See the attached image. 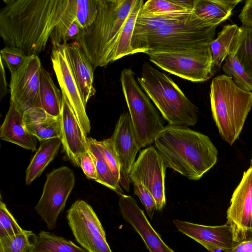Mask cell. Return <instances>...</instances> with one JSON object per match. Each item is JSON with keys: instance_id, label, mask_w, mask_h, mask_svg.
Here are the masks:
<instances>
[{"instance_id": "cell-32", "label": "cell", "mask_w": 252, "mask_h": 252, "mask_svg": "<svg viewBox=\"0 0 252 252\" xmlns=\"http://www.w3.org/2000/svg\"><path fill=\"white\" fill-rule=\"evenodd\" d=\"M36 239L33 231L23 230L19 234L0 238V252H34Z\"/></svg>"}, {"instance_id": "cell-40", "label": "cell", "mask_w": 252, "mask_h": 252, "mask_svg": "<svg viewBox=\"0 0 252 252\" xmlns=\"http://www.w3.org/2000/svg\"><path fill=\"white\" fill-rule=\"evenodd\" d=\"M239 18L242 26L252 27V0L245 1Z\"/></svg>"}, {"instance_id": "cell-22", "label": "cell", "mask_w": 252, "mask_h": 252, "mask_svg": "<svg viewBox=\"0 0 252 252\" xmlns=\"http://www.w3.org/2000/svg\"><path fill=\"white\" fill-rule=\"evenodd\" d=\"M241 0H194L192 12L211 25L219 26L231 16Z\"/></svg>"}, {"instance_id": "cell-36", "label": "cell", "mask_w": 252, "mask_h": 252, "mask_svg": "<svg viewBox=\"0 0 252 252\" xmlns=\"http://www.w3.org/2000/svg\"><path fill=\"white\" fill-rule=\"evenodd\" d=\"M96 142L114 177L120 184L121 165L111 138Z\"/></svg>"}, {"instance_id": "cell-9", "label": "cell", "mask_w": 252, "mask_h": 252, "mask_svg": "<svg viewBox=\"0 0 252 252\" xmlns=\"http://www.w3.org/2000/svg\"><path fill=\"white\" fill-rule=\"evenodd\" d=\"M75 182L74 173L67 166L55 169L47 175L42 195L34 209L48 229L56 227Z\"/></svg>"}, {"instance_id": "cell-29", "label": "cell", "mask_w": 252, "mask_h": 252, "mask_svg": "<svg viewBox=\"0 0 252 252\" xmlns=\"http://www.w3.org/2000/svg\"><path fill=\"white\" fill-rule=\"evenodd\" d=\"M87 140L89 149L94 155L95 162L98 175L96 182L115 191L119 195L124 194L120 183L114 177L98 146L97 140L91 137H88Z\"/></svg>"}, {"instance_id": "cell-2", "label": "cell", "mask_w": 252, "mask_h": 252, "mask_svg": "<svg viewBox=\"0 0 252 252\" xmlns=\"http://www.w3.org/2000/svg\"><path fill=\"white\" fill-rule=\"evenodd\" d=\"M154 142L167 167L191 180H199L218 160L210 138L187 126H166Z\"/></svg>"}, {"instance_id": "cell-5", "label": "cell", "mask_w": 252, "mask_h": 252, "mask_svg": "<svg viewBox=\"0 0 252 252\" xmlns=\"http://www.w3.org/2000/svg\"><path fill=\"white\" fill-rule=\"evenodd\" d=\"M210 98L219 133L231 146L239 138L252 108V92L242 89L231 77L221 74L212 79Z\"/></svg>"}, {"instance_id": "cell-18", "label": "cell", "mask_w": 252, "mask_h": 252, "mask_svg": "<svg viewBox=\"0 0 252 252\" xmlns=\"http://www.w3.org/2000/svg\"><path fill=\"white\" fill-rule=\"evenodd\" d=\"M62 98L61 140L68 159L74 165L80 167L81 157L89 150L88 137L63 93Z\"/></svg>"}, {"instance_id": "cell-37", "label": "cell", "mask_w": 252, "mask_h": 252, "mask_svg": "<svg viewBox=\"0 0 252 252\" xmlns=\"http://www.w3.org/2000/svg\"><path fill=\"white\" fill-rule=\"evenodd\" d=\"M23 230L8 210L5 204L1 200L0 202V238L19 234Z\"/></svg>"}, {"instance_id": "cell-33", "label": "cell", "mask_w": 252, "mask_h": 252, "mask_svg": "<svg viewBox=\"0 0 252 252\" xmlns=\"http://www.w3.org/2000/svg\"><path fill=\"white\" fill-rule=\"evenodd\" d=\"M221 67L225 74L231 77L237 86L246 91H252V81L234 55H228Z\"/></svg>"}, {"instance_id": "cell-17", "label": "cell", "mask_w": 252, "mask_h": 252, "mask_svg": "<svg viewBox=\"0 0 252 252\" xmlns=\"http://www.w3.org/2000/svg\"><path fill=\"white\" fill-rule=\"evenodd\" d=\"M119 206L124 220L139 235L150 252H175L161 239L132 197L119 194Z\"/></svg>"}, {"instance_id": "cell-12", "label": "cell", "mask_w": 252, "mask_h": 252, "mask_svg": "<svg viewBox=\"0 0 252 252\" xmlns=\"http://www.w3.org/2000/svg\"><path fill=\"white\" fill-rule=\"evenodd\" d=\"M41 67L38 56H28L23 65L11 74L10 100L22 114L33 108H42L39 94Z\"/></svg>"}, {"instance_id": "cell-24", "label": "cell", "mask_w": 252, "mask_h": 252, "mask_svg": "<svg viewBox=\"0 0 252 252\" xmlns=\"http://www.w3.org/2000/svg\"><path fill=\"white\" fill-rule=\"evenodd\" d=\"M240 32V28L236 24L226 25L219 32L218 36L210 43L214 65L220 69L226 58L234 49Z\"/></svg>"}, {"instance_id": "cell-21", "label": "cell", "mask_w": 252, "mask_h": 252, "mask_svg": "<svg viewBox=\"0 0 252 252\" xmlns=\"http://www.w3.org/2000/svg\"><path fill=\"white\" fill-rule=\"evenodd\" d=\"M23 114L27 129L40 142L61 139V116L50 115L41 107L32 108Z\"/></svg>"}, {"instance_id": "cell-39", "label": "cell", "mask_w": 252, "mask_h": 252, "mask_svg": "<svg viewBox=\"0 0 252 252\" xmlns=\"http://www.w3.org/2000/svg\"><path fill=\"white\" fill-rule=\"evenodd\" d=\"M80 167L88 179L97 180L98 175L94 158L89 149L81 157Z\"/></svg>"}, {"instance_id": "cell-34", "label": "cell", "mask_w": 252, "mask_h": 252, "mask_svg": "<svg viewBox=\"0 0 252 252\" xmlns=\"http://www.w3.org/2000/svg\"><path fill=\"white\" fill-rule=\"evenodd\" d=\"M96 14V0H76L75 19L84 30L93 24Z\"/></svg>"}, {"instance_id": "cell-4", "label": "cell", "mask_w": 252, "mask_h": 252, "mask_svg": "<svg viewBox=\"0 0 252 252\" xmlns=\"http://www.w3.org/2000/svg\"><path fill=\"white\" fill-rule=\"evenodd\" d=\"M218 26L211 25L191 11L185 19L166 25L157 31L132 39L133 53L181 52L210 44Z\"/></svg>"}, {"instance_id": "cell-25", "label": "cell", "mask_w": 252, "mask_h": 252, "mask_svg": "<svg viewBox=\"0 0 252 252\" xmlns=\"http://www.w3.org/2000/svg\"><path fill=\"white\" fill-rule=\"evenodd\" d=\"M40 99L42 108L54 117L61 115L62 93L54 84L50 73L42 66L40 71Z\"/></svg>"}, {"instance_id": "cell-14", "label": "cell", "mask_w": 252, "mask_h": 252, "mask_svg": "<svg viewBox=\"0 0 252 252\" xmlns=\"http://www.w3.org/2000/svg\"><path fill=\"white\" fill-rule=\"evenodd\" d=\"M252 217V168L244 171L241 180L232 195L226 212L236 243L248 238Z\"/></svg>"}, {"instance_id": "cell-28", "label": "cell", "mask_w": 252, "mask_h": 252, "mask_svg": "<svg viewBox=\"0 0 252 252\" xmlns=\"http://www.w3.org/2000/svg\"><path fill=\"white\" fill-rule=\"evenodd\" d=\"M34 252H87L71 241L42 230L37 236Z\"/></svg>"}, {"instance_id": "cell-20", "label": "cell", "mask_w": 252, "mask_h": 252, "mask_svg": "<svg viewBox=\"0 0 252 252\" xmlns=\"http://www.w3.org/2000/svg\"><path fill=\"white\" fill-rule=\"evenodd\" d=\"M0 138L32 152L36 150L37 138L28 130L23 114L11 100L0 127Z\"/></svg>"}, {"instance_id": "cell-1", "label": "cell", "mask_w": 252, "mask_h": 252, "mask_svg": "<svg viewBox=\"0 0 252 252\" xmlns=\"http://www.w3.org/2000/svg\"><path fill=\"white\" fill-rule=\"evenodd\" d=\"M0 35L6 46L22 50L27 56L44 50L65 15L70 0H3Z\"/></svg>"}, {"instance_id": "cell-6", "label": "cell", "mask_w": 252, "mask_h": 252, "mask_svg": "<svg viewBox=\"0 0 252 252\" xmlns=\"http://www.w3.org/2000/svg\"><path fill=\"white\" fill-rule=\"evenodd\" d=\"M137 80L169 125L188 127L197 124L198 108L167 75L145 62Z\"/></svg>"}, {"instance_id": "cell-42", "label": "cell", "mask_w": 252, "mask_h": 252, "mask_svg": "<svg viewBox=\"0 0 252 252\" xmlns=\"http://www.w3.org/2000/svg\"><path fill=\"white\" fill-rule=\"evenodd\" d=\"M227 252H252V238L236 243Z\"/></svg>"}, {"instance_id": "cell-46", "label": "cell", "mask_w": 252, "mask_h": 252, "mask_svg": "<svg viewBox=\"0 0 252 252\" xmlns=\"http://www.w3.org/2000/svg\"></svg>"}, {"instance_id": "cell-31", "label": "cell", "mask_w": 252, "mask_h": 252, "mask_svg": "<svg viewBox=\"0 0 252 252\" xmlns=\"http://www.w3.org/2000/svg\"><path fill=\"white\" fill-rule=\"evenodd\" d=\"M231 54L238 59L252 81V27L241 26Z\"/></svg>"}, {"instance_id": "cell-7", "label": "cell", "mask_w": 252, "mask_h": 252, "mask_svg": "<svg viewBox=\"0 0 252 252\" xmlns=\"http://www.w3.org/2000/svg\"><path fill=\"white\" fill-rule=\"evenodd\" d=\"M134 75L131 68H124L120 74V81L134 133L141 148L152 144L164 126L159 113Z\"/></svg>"}, {"instance_id": "cell-27", "label": "cell", "mask_w": 252, "mask_h": 252, "mask_svg": "<svg viewBox=\"0 0 252 252\" xmlns=\"http://www.w3.org/2000/svg\"><path fill=\"white\" fill-rule=\"evenodd\" d=\"M144 3L142 0H136L116 42L112 55V63L124 56L134 54L131 40L135 22Z\"/></svg>"}, {"instance_id": "cell-8", "label": "cell", "mask_w": 252, "mask_h": 252, "mask_svg": "<svg viewBox=\"0 0 252 252\" xmlns=\"http://www.w3.org/2000/svg\"><path fill=\"white\" fill-rule=\"evenodd\" d=\"M147 55L162 69L192 82L207 81L215 73L210 44L190 51L156 52Z\"/></svg>"}, {"instance_id": "cell-11", "label": "cell", "mask_w": 252, "mask_h": 252, "mask_svg": "<svg viewBox=\"0 0 252 252\" xmlns=\"http://www.w3.org/2000/svg\"><path fill=\"white\" fill-rule=\"evenodd\" d=\"M166 167L156 148L150 146L140 152L129 176L130 183H139L151 192L158 211H161L166 204L165 176Z\"/></svg>"}, {"instance_id": "cell-23", "label": "cell", "mask_w": 252, "mask_h": 252, "mask_svg": "<svg viewBox=\"0 0 252 252\" xmlns=\"http://www.w3.org/2000/svg\"><path fill=\"white\" fill-rule=\"evenodd\" d=\"M62 144V141L59 138L50 139L41 142L27 168L25 177L26 185H30L41 175L58 154Z\"/></svg>"}, {"instance_id": "cell-3", "label": "cell", "mask_w": 252, "mask_h": 252, "mask_svg": "<svg viewBox=\"0 0 252 252\" xmlns=\"http://www.w3.org/2000/svg\"><path fill=\"white\" fill-rule=\"evenodd\" d=\"M136 0H96L93 24L75 41L94 68L112 63L116 42Z\"/></svg>"}, {"instance_id": "cell-26", "label": "cell", "mask_w": 252, "mask_h": 252, "mask_svg": "<svg viewBox=\"0 0 252 252\" xmlns=\"http://www.w3.org/2000/svg\"><path fill=\"white\" fill-rule=\"evenodd\" d=\"M191 11L168 12L158 15L138 16L132 38L157 31L169 24L181 21L187 18Z\"/></svg>"}, {"instance_id": "cell-43", "label": "cell", "mask_w": 252, "mask_h": 252, "mask_svg": "<svg viewBox=\"0 0 252 252\" xmlns=\"http://www.w3.org/2000/svg\"><path fill=\"white\" fill-rule=\"evenodd\" d=\"M4 66L0 61V98L1 99L8 93V84L6 81Z\"/></svg>"}, {"instance_id": "cell-10", "label": "cell", "mask_w": 252, "mask_h": 252, "mask_svg": "<svg viewBox=\"0 0 252 252\" xmlns=\"http://www.w3.org/2000/svg\"><path fill=\"white\" fill-rule=\"evenodd\" d=\"M66 218L76 241L87 252H113L99 220L86 201L74 202L67 211Z\"/></svg>"}, {"instance_id": "cell-30", "label": "cell", "mask_w": 252, "mask_h": 252, "mask_svg": "<svg viewBox=\"0 0 252 252\" xmlns=\"http://www.w3.org/2000/svg\"><path fill=\"white\" fill-rule=\"evenodd\" d=\"M193 0H149L141 7L138 16L158 15L168 12L192 11Z\"/></svg>"}, {"instance_id": "cell-45", "label": "cell", "mask_w": 252, "mask_h": 252, "mask_svg": "<svg viewBox=\"0 0 252 252\" xmlns=\"http://www.w3.org/2000/svg\"><path fill=\"white\" fill-rule=\"evenodd\" d=\"M252 168V154H251V158L250 160V166Z\"/></svg>"}, {"instance_id": "cell-41", "label": "cell", "mask_w": 252, "mask_h": 252, "mask_svg": "<svg viewBox=\"0 0 252 252\" xmlns=\"http://www.w3.org/2000/svg\"><path fill=\"white\" fill-rule=\"evenodd\" d=\"M83 30L78 22L75 20L68 28L63 44L67 43L69 40H74L75 41L81 35Z\"/></svg>"}, {"instance_id": "cell-13", "label": "cell", "mask_w": 252, "mask_h": 252, "mask_svg": "<svg viewBox=\"0 0 252 252\" xmlns=\"http://www.w3.org/2000/svg\"><path fill=\"white\" fill-rule=\"evenodd\" d=\"M51 59L61 91L65 96L82 128L87 135L91 129V124L69 64L66 44H53Z\"/></svg>"}, {"instance_id": "cell-16", "label": "cell", "mask_w": 252, "mask_h": 252, "mask_svg": "<svg viewBox=\"0 0 252 252\" xmlns=\"http://www.w3.org/2000/svg\"><path fill=\"white\" fill-rule=\"evenodd\" d=\"M175 227L209 252H227L236 244L230 226H208L179 220H173Z\"/></svg>"}, {"instance_id": "cell-15", "label": "cell", "mask_w": 252, "mask_h": 252, "mask_svg": "<svg viewBox=\"0 0 252 252\" xmlns=\"http://www.w3.org/2000/svg\"><path fill=\"white\" fill-rule=\"evenodd\" d=\"M111 138L120 162V185L126 191L129 192V174L135 162L136 154L141 148L128 112L120 115Z\"/></svg>"}, {"instance_id": "cell-19", "label": "cell", "mask_w": 252, "mask_h": 252, "mask_svg": "<svg viewBox=\"0 0 252 252\" xmlns=\"http://www.w3.org/2000/svg\"><path fill=\"white\" fill-rule=\"evenodd\" d=\"M66 48L71 68L86 106L89 99L96 93L93 85L94 68L76 42L66 43Z\"/></svg>"}, {"instance_id": "cell-44", "label": "cell", "mask_w": 252, "mask_h": 252, "mask_svg": "<svg viewBox=\"0 0 252 252\" xmlns=\"http://www.w3.org/2000/svg\"><path fill=\"white\" fill-rule=\"evenodd\" d=\"M249 232L252 233V217L249 225Z\"/></svg>"}, {"instance_id": "cell-38", "label": "cell", "mask_w": 252, "mask_h": 252, "mask_svg": "<svg viewBox=\"0 0 252 252\" xmlns=\"http://www.w3.org/2000/svg\"><path fill=\"white\" fill-rule=\"evenodd\" d=\"M132 183L135 194L140 199L148 216L152 219L156 210V204L154 197L148 189L141 184L138 182Z\"/></svg>"}, {"instance_id": "cell-35", "label": "cell", "mask_w": 252, "mask_h": 252, "mask_svg": "<svg viewBox=\"0 0 252 252\" xmlns=\"http://www.w3.org/2000/svg\"><path fill=\"white\" fill-rule=\"evenodd\" d=\"M27 58L22 50L16 47L5 46L0 50V61L11 74L23 65Z\"/></svg>"}]
</instances>
